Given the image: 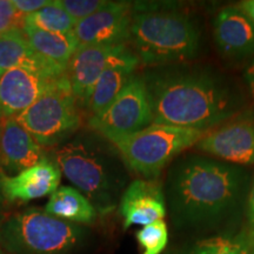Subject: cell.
I'll use <instances>...</instances> for the list:
<instances>
[{
	"label": "cell",
	"mask_w": 254,
	"mask_h": 254,
	"mask_svg": "<svg viewBox=\"0 0 254 254\" xmlns=\"http://www.w3.org/2000/svg\"><path fill=\"white\" fill-rule=\"evenodd\" d=\"M41 146L18 123L17 118H2L0 126V166L17 172L41 160Z\"/></svg>",
	"instance_id": "cell-17"
},
{
	"label": "cell",
	"mask_w": 254,
	"mask_h": 254,
	"mask_svg": "<svg viewBox=\"0 0 254 254\" xmlns=\"http://www.w3.org/2000/svg\"><path fill=\"white\" fill-rule=\"evenodd\" d=\"M139 64L140 60L134 51L128 49L127 45H124L120 49L110 65L95 81L90 97L85 104L92 116L103 112L116 99L127 81L132 78L133 72Z\"/></svg>",
	"instance_id": "cell-16"
},
{
	"label": "cell",
	"mask_w": 254,
	"mask_h": 254,
	"mask_svg": "<svg viewBox=\"0 0 254 254\" xmlns=\"http://www.w3.org/2000/svg\"><path fill=\"white\" fill-rule=\"evenodd\" d=\"M45 212L64 221L92 224L97 218L94 206L80 190L62 186L51 195Z\"/></svg>",
	"instance_id": "cell-20"
},
{
	"label": "cell",
	"mask_w": 254,
	"mask_h": 254,
	"mask_svg": "<svg viewBox=\"0 0 254 254\" xmlns=\"http://www.w3.org/2000/svg\"><path fill=\"white\" fill-rule=\"evenodd\" d=\"M77 103L65 73L19 114L17 120L40 146L58 145L80 126Z\"/></svg>",
	"instance_id": "cell-5"
},
{
	"label": "cell",
	"mask_w": 254,
	"mask_h": 254,
	"mask_svg": "<svg viewBox=\"0 0 254 254\" xmlns=\"http://www.w3.org/2000/svg\"><path fill=\"white\" fill-rule=\"evenodd\" d=\"M249 187L246 171L212 158L178 160L167 179V196L179 226L218 221L239 205Z\"/></svg>",
	"instance_id": "cell-2"
},
{
	"label": "cell",
	"mask_w": 254,
	"mask_h": 254,
	"mask_svg": "<svg viewBox=\"0 0 254 254\" xmlns=\"http://www.w3.org/2000/svg\"><path fill=\"white\" fill-rule=\"evenodd\" d=\"M247 85H249L250 91L252 95L254 97V62L251 64L249 66V68L246 69V74H245Z\"/></svg>",
	"instance_id": "cell-29"
},
{
	"label": "cell",
	"mask_w": 254,
	"mask_h": 254,
	"mask_svg": "<svg viewBox=\"0 0 254 254\" xmlns=\"http://www.w3.org/2000/svg\"><path fill=\"white\" fill-rule=\"evenodd\" d=\"M15 67H27L62 77L64 69L38 55L32 49L23 30H14L0 34V73Z\"/></svg>",
	"instance_id": "cell-18"
},
{
	"label": "cell",
	"mask_w": 254,
	"mask_h": 254,
	"mask_svg": "<svg viewBox=\"0 0 254 254\" xmlns=\"http://www.w3.org/2000/svg\"><path fill=\"white\" fill-rule=\"evenodd\" d=\"M238 6L254 24V0H245V1H241Z\"/></svg>",
	"instance_id": "cell-28"
},
{
	"label": "cell",
	"mask_w": 254,
	"mask_h": 254,
	"mask_svg": "<svg viewBox=\"0 0 254 254\" xmlns=\"http://www.w3.org/2000/svg\"><path fill=\"white\" fill-rule=\"evenodd\" d=\"M133 5L126 1H109L104 8L75 24L78 47L123 45L129 40Z\"/></svg>",
	"instance_id": "cell-9"
},
{
	"label": "cell",
	"mask_w": 254,
	"mask_h": 254,
	"mask_svg": "<svg viewBox=\"0 0 254 254\" xmlns=\"http://www.w3.org/2000/svg\"><path fill=\"white\" fill-rule=\"evenodd\" d=\"M12 4L21 14L26 17V15L45 7L46 5L50 4V1L49 0H12Z\"/></svg>",
	"instance_id": "cell-26"
},
{
	"label": "cell",
	"mask_w": 254,
	"mask_h": 254,
	"mask_svg": "<svg viewBox=\"0 0 254 254\" xmlns=\"http://www.w3.org/2000/svg\"><path fill=\"white\" fill-rule=\"evenodd\" d=\"M153 123L206 132L239 112L241 100L217 73L196 67H171L145 79Z\"/></svg>",
	"instance_id": "cell-1"
},
{
	"label": "cell",
	"mask_w": 254,
	"mask_h": 254,
	"mask_svg": "<svg viewBox=\"0 0 254 254\" xmlns=\"http://www.w3.org/2000/svg\"><path fill=\"white\" fill-rule=\"evenodd\" d=\"M59 2L75 23L90 17L109 4L105 0H59Z\"/></svg>",
	"instance_id": "cell-24"
},
{
	"label": "cell",
	"mask_w": 254,
	"mask_h": 254,
	"mask_svg": "<svg viewBox=\"0 0 254 254\" xmlns=\"http://www.w3.org/2000/svg\"><path fill=\"white\" fill-rule=\"evenodd\" d=\"M247 219H249L250 226L252 228V232L254 234V179L251 185V189L249 190V195H247Z\"/></svg>",
	"instance_id": "cell-27"
},
{
	"label": "cell",
	"mask_w": 254,
	"mask_h": 254,
	"mask_svg": "<svg viewBox=\"0 0 254 254\" xmlns=\"http://www.w3.org/2000/svg\"><path fill=\"white\" fill-rule=\"evenodd\" d=\"M251 254H254V245L252 247V250H251Z\"/></svg>",
	"instance_id": "cell-32"
},
{
	"label": "cell",
	"mask_w": 254,
	"mask_h": 254,
	"mask_svg": "<svg viewBox=\"0 0 254 254\" xmlns=\"http://www.w3.org/2000/svg\"><path fill=\"white\" fill-rule=\"evenodd\" d=\"M0 254H5V253H2V252H1V251H0Z\"/></svg>",
	"instance_id": "cell-33"
},
{
	"label": "cell",
	"mask_w": 254,
	"mask_h": 254,
	"mask_svg": "<svg viewBox=\"0 0 254 254\" xmlns=\"http://www.w3.org/2000/svg\"><path fill=\"white\" fill-rule=\"evenodd\" d=\"M124 45L126 44L78 47L66 69V77L75 99L86 104L95 81Z\"/></svg>",
	"instance_id": "cell-13"
},
{
	"label": "cell",
	"mask_w": 254,
	"mask_h": 254,
	"mask_svg": "<svg viewBox=\"0 0 254 254\" xmlns=\"http://www.w3.org/2000/svg\"><path fill=\"white\" fill-rule=\"evenodd\" d=\"M23 32L28 43L38 55L49 60L64 69H67V65L72 56L78 49V43L74 33H53L40 28L24 25Z\"/></svg>",
	"instance_id": "cell-19"
},
{
	"label": "cell",
	"mask_w": 254,
	"mask_h": 254,
	"mask_svg": "<svg viewBox=\"0 0 254 254\" xmlns=\"http://www.w3.org/2000/svg\"><path fill=\"white\" fill-rule=\"evenodd\" d=\"M2 118H4V117L1 116V113H0V126H1V122H2Z\"/></svg>",
	"instance_id": "cell-31"
},
{
	"label": "cell",
	"mask_w": 254,
	"mask_h": 254,
	"mask_svg": "<svg viewBox=\"0 0 254 254\" xmlns=\"http://www.w3.org/2000/svg\"><path fill=\"white\" fill-rule=\"evenodd\" d=\"M180 254H250V247L243 239L214 237L199 241Z\"/></svg>",
	"instance_id": "cell-22"
},
{
	"label": "cell",
	"mask_w": 254,
	"mask_h": 254,
	"mask_svg": "<svg viewBox=\"0 0 254 254\" xmlns=\"http://www.w3.org/2000/svg\"><path fill=\"white\" fill-rule=\"evenodd\" d=\"M204 132L152 123L131 134L109 139L124 163L147 180L160 176L166 165L187 148L198 144Z\"/></svg>",
	"instance_id": "cell-4"
},
{
	"label": "cell",
	"mask_w": 254,
	"mask_h": 254,
	"mask_svg": "<svg viewBox=\"0 0 254 254\" xmlns=\"http://www.w3.org/2000/svg\"><path fill=\"white\" fill-rule=\"evenodd\" d=\"M129 40L140 63L147 66L193 59L201 46L199 28L186 14L146 6H133Z\"/></svg>",
	"instance_id": "cell-3"
},
{
	"label": "cell",
	"mask_w": 254,
	"mask_h": 254,
	"mask_svg": "<svg viewBox=\"0 0 254 254\" xmlns=\"http://www.w3.org/2000/svg\"><path fill=\"white\" fill-rule=\"evenodd\" d=\"M24 18L11 0H0V34L14 30H23Z\"/></svg>",
	"instance_id": "cell-25"
},
{
	"label": "cell",
	"mask_w": 254,
	"mask_h": 254,
	"mask_svg": "<svg viewBox=\"0 0 254 254\" xmlns=\"http://www.w3.org/2000/svg\"><path fill=\"white\" fill-rule=\"evenodd\" d=\"M62 180L59 166L43 158L34 166L21 171L15 176L2 174L1 190L8 201H30L46 195H52L58 190Z\"/></svg>",
	"instance_id": "cell-14"
},
{
	"label": "cell",
	"mask_w": 254,
	"mask_h": 254,
	"mask_svg": "<svg viewBox=\"0 0 254 254\" xmlns=\"http://www.w3.org/2000/svg\"><path fill=\"white\" fill-rule=\"evenodd\" d=\"M196 147L225 163L254 165V120H237L214 129Z\"/></svg>",
	"instance_id": "cell-11"
},
{
	"label": "cell",
	"mask_w": 254,
	"mask_h": 254,
	"mask_svg": "<svg viewBox=\"0 0 254 254\" xmlns=\"http://www.w3.org/2000/svg\"><path fill=\"white\" fill-rule=\"evenodd\" d=\"M213 36L219 50L226 57L244 58L254 55V24L239 6H227L219 12Z\"/></svg>",
	"instance_id": "cell-15"
},
{
	"label": "cell",
	"mask_w": 254,
	"mask_h": 254,
	"mask_svg": "<svg viewBox=\"0 0 254 254\" xmlns=\"http://www.w3.org/2000/svg\"><path fill=\"white\" fill-rule=\"evenodd\" d=\"M59 78L27 67H15L0 73L1 116L17 118Z\"/></svg>",
	"instance_id": "cell-10"
},
{
	"label": "cell",
	"mask_w": 254,
	"mask_h": 254,
	"mask_svg": "<svg viewBox=\"0 0 254 254\" xmlns=\"http://www.w3.org/2000/svg\"><path fill=\"white\" fill-rule=\"evenodd\" d=\"M57 165L65 177L90 198L109 204L113 178L101 155L82 144H68L56 152Z\"/></svg>",
	"instance_id": "cell-8"
},
{
	"label": "cell",
	"mask_w": 254,
	"mask_h": 254,
	"mask_svg": "<svg viewBox=\"0 0 254 254\" xmlns=\"http://www.w3.org/2000/svg\"><path fill=\"white\" fill-rule=\"evenodd\" d=\"M4 173H0V206L2 204V200H4V195H2V190H1V177Z\"/></svg>",
	"instance_id": "cell-30"
},
{
	"label": "cell",
	"mask_w": 254,
	"mask_h": 254,
	"mask_svg": "<svg viewBox=\"0 0 254 254\" xmlns=\"http://www.w3.org/2000/svg\"><path fill=\"white\" fill-rule=\"evenodd\" d=\"M136 241L141 247V254H161L168 243L167 225L164 220L144 226L135 234Z\"/></svg>",
	"instance_id": "cell-23"
},
{
	"label": "cell",
	"mask_w": 254,
	"mask_h": 254,
	"mask_svg": "<svg viewBox=\"0 0 254 254\" xmlns=\"http://www.w3.org/2000/svg\"><path fill=\"white\" fill-rule=\"evenodd\" d=\"M75 24L77 23L62 7L59 0L50 1V4L45 7L24 18V25L62 34L72 33Z\"/></svg>",
	"instance_id": "cell-21"
},
{
	"label": "cell",
	"mask_w": 254,
	"mask_h": 254,
	"mask_svg": "<svg viewBox=\"0 0 254 254\" xmlns=\"http://www.w3.org/2000/svg\"><path fill=\"white\" fill-rule=\"evenodd\" d=\"M153 123V112L146 80L132 75L117 98L99 114L92 116L90 127L107 140L146 128Z\"/></svg>",
	"instance_id": "cell-7"
},
{
	"label": "cell",
	"mask_w": 254,
	"mask_h": 254,
	"mask_svg": "<svg viewBox=\"0 0 254 254\" xmlns=\"http://www.w3.org/2000/svg\"><path fill=\"white\" fill-rule=\"evenodd\" d=\"M5 239L26 254H63L78 244L81 230L38 208H30L7 222Z\"/></svg>",
	"instance_id": "cell-6"
},
{
	"label": "cell",
	"mask_w": 254,
	"mask_h": 254,
	"mask_svg": "<svg viewBox=\"0 0 254 254\" xmlns=\"http://www.w3.org/2000/svg\"><path fill=\"white\" fill-rule=\"evenodd\" d=\"M119 212L125 230L134 225L144 227L164 220L166 200L163 187L155 180H133L122 196Z\"/></svg>",
	"instance_id": "cell-12"
}]
</instances>
